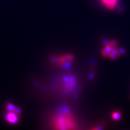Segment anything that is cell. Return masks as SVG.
I'll list each match as a JSON object with an SVG mask.
<instances>
[{"instance_id":"9","label":"cell","mask_w":130,"mask_h":130,"mask_svg":"<svg viewBox=\"0 0 130 130\" xmlns=\"http://www.w3.org/2000/svg\"><path fill=\"white\" fill-rule=\"evenodd\" d=\"M15 108L16 107L11 103H8L6 105V109L8 111H14Z\"/></svg>"},{"instance_id":"5","label":"cell","mask_w":130,"mask_h":130,"mask_svg":"<svg viewBox=\"0 0 130 130\" xmlns=\"http://www.w3.org/2000/svg\"><path fill=\"white\" fill-rule=\"evenodd\" d=\"M102 4L107 9L113 10L117 7L119 0H100Z\"/></svg>"},{"instance_id":"3","label":"cell","mask_w":130,"mask_h":130,"mask_svg":"<svg viewBox=\"0 0 130 130\" xmlns=\"http://www.w3.org/2000/svg\"><path fill=\"white\" fill-rule=\"evenodd\" d=\"M73 60H74V56L72 54H65L52 58V61L54 63L64 67H69L71 64V62Z\"/></svg>"},{"instance_id":"7","label":"cell","mask_w":130,"mask_h":130,"mask_svg":"<svg viewBox=\"0 0 130 130\" xmlns=\"http://www.w3.org/2000/svg\"><path fill=\"white\" fill-rule=\"evenodd\" d=\"M120 54H121V53H120L119 50H118L117 48H115L112 50L108 57L111 58V59H116V58H118L120 56Z\"/></svg>"},{"instance_id":"2","label":"cell","mask_w":130,"mask_h":130,"mask_svg":"<svg viewBox=\"0 0 130 130\" xmlns=\"http://www.w3.org/2000/svg\"><path fill=\"white\" fill-rule=\"evenodd\" d=\"M77 78L72 75H66L61 81L60 88L64 93H72L77 87Z\"/></svg>"},{"instance_id":"4","label":"cell","mask_w":130,"mask_h":130,"mask_svg":"<svg viewBox=\"0 0 130 130\" xmlns=\"http://www.w3.org/2000/svg\"><path fill=\"white\" fill-rule=\"evenodd\" d=\"M19 116V115L16 113L14 111H8V113L6 114L5 118L9 123H11V124H14L18 121Z\"/></svg>"},{"instance_id":"8","label":"cell","mask_w":130,"mask_h":130,"mask_svg":"<svg viewBox=\"0 0 130 130\" xmlns=\"http://www.w3.org/2000/svg\"><path fill=\"white\" fill-rule=\"evenodd\" d=\"M111 116H112V118H113L115 121H118V120H119L120 119H121V114L119 113V112L115 111L112 113Z\"/></svg>"},{"instance_id":"10","label":"cell","mask_w":130,"mask_h":130,"mask_svg":"<svg viewBox=\"0 0 130 130\" xmlns=\"http://www.w3.org/2000/svg\"><path fill=\"white\" fill-rule=\"evenodd\" d=\"M108 44L110 46L112 47L113 48H116L117 46V42L116 41H115V40H112V41L110 42Z\"/></svg>"},{"instance_id":"1","label":"cell","mask_w":130,"mask_h":130,"mask_svg":"<svg viewBox=\"0 0 130 130\" xmlns=\"http://www.w3.org/2000/svg\"><path fill=\"white\" fill-rule=\"evenodd\" d=\"M51 124L54 129L59 130L77 129V123L71 111L64 107L57 112L52 119Z\"/></svg>"},{"instance_id":"6","label":"cell","mask_w":130,"mask_h":130,"mask_svg":"<svg viewBox=\"0 0 130 130\" xmlns=\"http://www.w3.org/2000/svg\"><path fill=\"white\" fill-rule=\"evenodd\" d=\"M113 49V48H112V47L110 46V45L107 43L106 46L104 48V49L102 51V56L104 57H108Z\"/></svg>"}]
</instances>
